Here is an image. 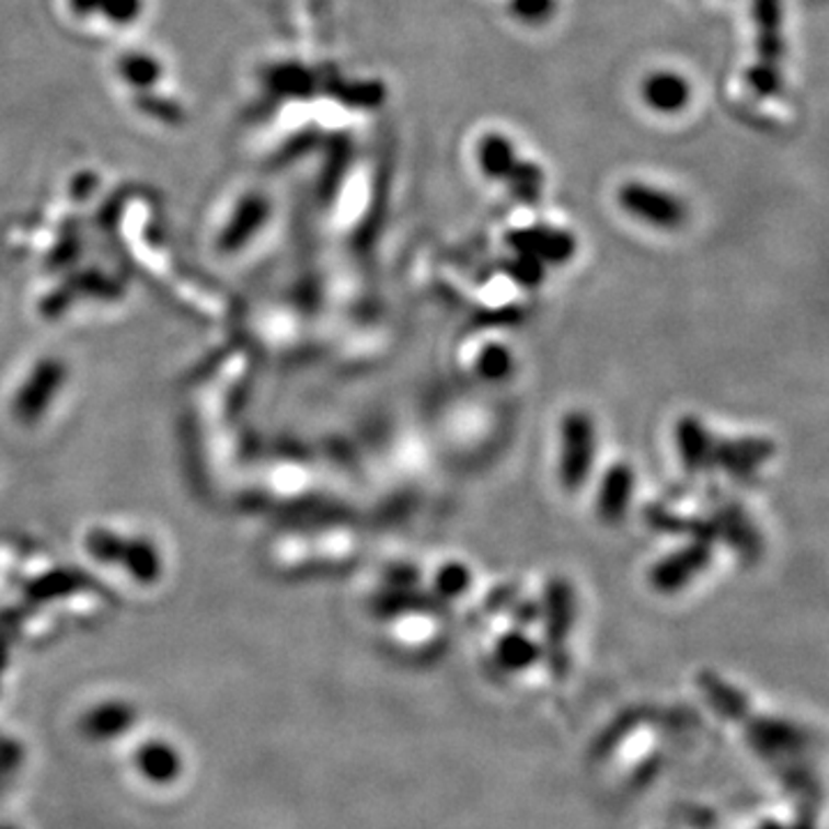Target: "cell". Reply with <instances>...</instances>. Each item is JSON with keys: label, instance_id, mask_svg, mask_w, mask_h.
Segmentation results:
<instances>
[{"label": "cell", "instance_id": "obj_15", "mask_svg": "<svg viewBox=\"0 0 829 829\" xmlns=\"http://www.w3.org/2000/svg\"><path fill=\"white\" fill-rule=\"evenodd\" d=\"M316 74L302 65L296 62H286V65H275L270 67V72L265 74V83L270 88L273 95L279 97H311L316 95Z\"/></svg>", "mask_w": 829, "mask_h": 829}, {"label": "cell", "instance_id": "obj_10", "mask_svg": "<svg viewBox=\"0 0 829 829\" xmlns=\"http://www.w3.org/2000/svg\"><path fill=\"white\" fill-rule=\"evenodd\" d=\"M714 445H716V438L710 434V429L699 417L684 415L678 419L676 447H678L680 461L689 473H703V470L712 468Z\"/></svg>", "mask_w": 829, "mask_h": 829}, {"label": "cell", "instance_id": "obj_17", "mask_svg": "<svg viewBox=\"0 0 829 829\" xmlns=\"http://www.w3.org/2000/svg\"><path fill=\"white\" fill-rule=\"evenodd\" d=\"M537 657H540V647L523 632H509L496 645V661L509 673H521L537 661Z\"/></svg>", "mask_w": 829, "mask_h": 829}, {"label": "cell", "instance_id": "obj_25", "mask_svg": "<svg viewBox=\"0 0 829 829\" xmlns=\"http://www.w3.org/2000/svg\"><path fill=\"white\" fill-rule=\"evenodd\" d=\"M143 0H100L97 14L114 26H131L143 14Z\"/></svg>", "mask_w": 829, "mask_h": 829}, {"label": "cell", "instance_id": "obj_8", "mask_svg": "<svg viewBox=\"0 0 829 829\" xmlns=\"http://www.w3.org/2000/svg\"><path fill=\"white\" fill-rule=\"evenodd\" d=\"M641 97L657 114L676 116L691 102V83L678 72L659 70L643 79Z\"/></svg>", "mask_w": 829, "mask_h": 829}, {"label": "cell", "instance_id": "obj_16", "mask_svg": "<svg viewBox=\"0 0 829 829\" xmlns=\"http://www.w3.org/2000/svg\"><path fill=\"white\" fill-rule=\"evenodd\" d=\"M327 95L342 102L344 106L353 108H378L388 100V88L376 79H357V81H344L332 79L327 83Z\"/></svg>", "mask_w": 829, "mask_h": 829}, {"label": "cell", "instance_id": "obj_24", "mask_svg": "<svg viewBox=\"0 0 829 829\" xmlns=\"http://www.w3.org/2000/svg\"><path fill=\"white\" fill-rule=\"evenodd\" d=\"M557 0H509L511 16L526 26H542L555 14Z\"/></svg>", "mask_w": 829, "mask_h": 829}, {"label": "cell", "instance_id": "obj_21", "mask_svg": "<svg viewBox=\"0 0 829 829\" xmlns=\"http://www.w3.org/2000/svg\"><path fill=\"white\" fill-rule=\"evenodd\" d=\"M747 83H749L751 91L760 97L779 95L781 85H783V74H781L779 62L758 58L747 70Z\"/></svg>", "mask_w": 829, "mask_h": 829}, {"label": "cell", "instance_id": "obj_4", "mask_svg": "<svg viewBox=\"0 0 829 829\" xmlns=\"http://www.w3.org/2000/svg\"><path fill=\"white\" fill-rule=\"evenodd\" d=\"M505 242L514 254H523L530 258H537L544 265H563L576 254V240L572 233L563 229L544 227V223H534V227L514 229L505 235Z\"/></svg>", "mask_w": 829, "mask_h": 829}, {"label": "cell", "instance_id": "obj_3", "mask_svg": "<svg viewBox=\"0 0 829 829\" xmlns=\"http://www.w3.org/2000/svg\"><path fill=\"white\" fill-rule=\"evenodd\" d=\"M712 563V542L693 540L687 546L661 557L649 572V584L657 592L673 595L689 586L693 578L703 574Z\"/></svg>", "mask_w": 829, "mask_h": 829}, {"label": "cell", "instance_id": "obj_18", "mask_svg": "<svg viewBox=\"0 0 829 829\" xmlns=\"http://www.w3.org/2000/svg\"><path fill=\"white\" fill-rule=\"evenodd\" d=\"M116 67H118L120 79L127 85H131L134 91H141V93L150 91V88L162 79V62L150 54H141V51L123 54Z\"/></svg>", "mask_w": 829, "mask_h": 829}, {"label": "cell", "instance_id": "obj_9", "mask_svg": "<svg viewBox=\"0 0 829 829\" xmlns=\"http://www.w3.org/2000/svg\"><path fill=\"white\" fill-rule=\"evenodd\" d=\"M576 607H574V590L565 578H551L544 590L542 618L544 630L551 647H563L567 641L572 624H574Z\"/></svg>", "mask_w": 829, "mask_h": 829}, {"label": "cell", "instance_id": "obj_20", "mask_svg": "<svg viewBox=\"0 0 829 829\" xmlns=\"http://www.w3.org/2000/svg\"><path fill=\"white\" fill-rule=\"evenodd\" d=\"M514 369V357L503 344H488L477 355V373L484 380H505Z\"/></svg>", "mask_w": 829, "mask_h": 829}, {"label": "cell", "instance_id": "obj_23", "mask_svg": "<svg viewBox=\"0 0 829 829\" xmlns=\"http://www.w3.org/2000/svg\"><path fill=\"white\" fill-rule=\"evenodd\" d=\"M348 164H350V141L344 137V134H337L330 143V154H327L325 171H323V187L327 192L339 187Z\"/></svg>", "mask_w": 829, "mask_h": 829}, {"label": "cell", "instance_id": "obj_19", "mask_svg": "<svg viewBox=\"0 0 829 829\" xmlns=\"http://www.w3.org/2000/svg\"><path fill=\"white\" fill-rule=\"evenodd\" d=\"M509 187V194L523 206H534L542 198L544 192V171L537 162H523L519 160L517 166L509 171L505 177Z\"/></svg>", "mask_w": 829, "mask_h": 829}, {"label": "cell", "instance_id": "obj_14", "mask_svg": "<svg viewBox=\"0 0 829 829\" xmlns=\"http://www.w3.org/2000/svg\"><path fill=\"white\" fill-rule=\"evenodd\" d=\"M519 154L514 143L505 137V134L491 131L484 134L477 143V164L480 171L491 177V181H505L509 171L517 166Z\"/></svg>", "mask_w": 829, "mask_h": 829}, {"label": "cell", "instance_id": "obj_11", "mask_svg": "<svg viewBox=\"0 0 829 829\" xmlns=\"http://www.w3.org/2000/svg\"><path fill=\"white\" fill-rule=\"evenodd\" d=\"M134 722H137V714H134L131 705L114 701L88 712L81 722V730L93 742H114L134 726Z\"/></svg>", "mask_w": 829, "mask_h": 829}, {"label": "cell", "instance_id": "obj_27", "mask_svg": "<svg viewBox=\"0 0 829 829\" xmlns=\"http://www.w3.org/2000/svg\"><path fill=\"white\" fill-rule=\"evenodd\" d=\"M143 97L137 102L139 108H143V114H150L152 118H160V120H166V123H175L183 118V111L177 104H173L171 100H157L148 93H141Z\"/></svg>", "mask_w": 829, "mask_h": 829}, {"label": "cell", "instance_id": "obj_7", "mask_svg": "<svg viewBox=\"0 0 829 829\" xmlns=\"http://www.w3.org/2000/svg\"><path fill=\"white\" fill-rule=\"evenodd\" d=\"M636 475L630 463H613L603 473L597 491V511L603 523H620L632 507Z\"/></svg>", "mask_w": 829, "mask_h": 829}, {"label": "cell", "instance_id": "obj_13", "mask_svg": "<svg viewBox=\"0 0 829 829\" xmlns=\"http://www.w3.org/2000/svg\"><path fill=\"white\" fill-rule=\"evenodd\" d=\"M753 21L758 26L760 60L779 62L783 56V0H753Z\"/></svg>", "mask_w": 829, "mask_h": 829}, {"label": "cell", "instance_id": "obj_1", "mask_svg": "<svg viewBox=\"0 0 829 829\" xmlns=\"http://www.w3.org/2000/svg\"><path fill=\"white\" fill-rule=\"evenodd\" d=\"M597 459V429L584 411H572L560 429V482L567 491L584 488Z\"/></svg>", "mask_w": 829, "mask_h": 829}, {"label": "cell", "instance_id": "obj_12", "mask_svg": "<svg viewBox=\"0 0 829 829\" xmlns=\"http://www.w3.org/2000/svg\"><path fill=\"white\" fill-rule=\"evenodd\" d=\"M714 532L716 537H724V540L739 551V555H745L749 560H756L760 555V537L751 519L747 517V511L742 507H726L719 514H716Z\"/></svg>", "mask_w": 829, "mask_h": 829}, {"label": "cell", "instance_id": "obj_28", "mask_svg": "<svg viewBox=\"0 0 829 829\" xmlns=\"http://www.w3.org/2000/svg\"><path fill=\"white\" fill-rule=\"evenodd\" d=\"M67 5H70V12H72L74 16L85 19V16L97 14L100 0H67Z\"/></svg>", "mask_w": 829, "mask_h": 829}, {"label": "cell", "instance_id": "obj_2", "mask_svg": "<svg viewBox=\"0 0 829 829\" xmlns=\"http://www.w3.org/2000/svg\"><path fill=\"white\" fill-rule=\"evenodd\" d=\"M618 204L624 212L661 231H676L687 221V206L678 196L643 183L622 185Z\"/></svg>", "mask_w": 829, "mask_h": 829}, {"label": "cell", "instance_id": "obj_5", "mask_svg": "<svg viewBox=\"0 0 829 829\" xmlns=\"http://www.w3.org/2000/svg\"><path fill=\"white\" fill-rule=\"evenodd\" d=\"M134 770L150 786H173L185 772V758L173 742L162 737L146 739L134 751Z\"/></svg>", "mask_w": 829, "mask_h": 829}, {"label": "cell", "instance_id": "obj_29", "mask_svg": "<svg viewBox=\"0 0 829 829\" xmlns=\"http://www.w3.org/2000/svg\"><path fill=\"white\" fill-rule=\"evenodd\" d=\"M0 829H16V827H12V825H0Z\"/></svg>", "mask_w": 829, "mask_h": 829}, {"label": "cell", "instance_id": "obj_26", "mask_svg": "<svg viewBox=\"0 0 829 829\" xmlns=\"http://www.w3.org/2000/svg\"><path fill=\"white\" fill-rule=\"evenodd\" d=\"M544 263H540L537 258H530V256H523V254H514L507 263V275L519 281L523 286H537L542 279H544Z\"/></svg>", "mask_w": 829, "mask_h": 829}, {"label": "cell", "instance_id": "obj_22", "mask_svg": "<svg viewBox=\"0 0 829 829\" xmlns=\"http://www.w3.org/2000/svg\"><path fill=\"white\" fill-rule=\"evenodd\" d=\"M470 584H473V576H470V569L463 563L442 565L434 578L436 592L445 599H454V597L465 595Z\"/></svg>", "mask_w": 829, "mask_h": 829}, {"label": "cell", "instance_id": "obj_6", "mask_svg": "<svg viewBox=\"0 0 829 829\" xmlns=\"http://www.w3.org/2000/svg\"><path fill=\"white\" fill-rule=\"evenodd\" d=\"M774 454L768 438H726L714 445L712 468H722L733 477H749Z\"/></svg>", "mask_w": 829, "mask_h": 829}]
</instances>
